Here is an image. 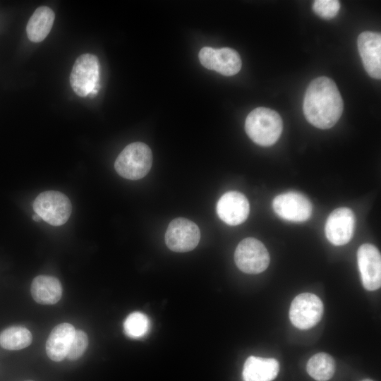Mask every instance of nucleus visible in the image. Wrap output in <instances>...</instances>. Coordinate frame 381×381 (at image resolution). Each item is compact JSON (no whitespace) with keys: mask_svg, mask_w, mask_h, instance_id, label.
<instances>
[{"mask_svg":"<svg viewBox=\"0 0 381 381\" xmlns=\"http://www.w3.org/2000/svg\"><path fill=\"white\" fill-rule=\"evenodd\" d=\"M303 109L306 119L313 126L321 129L334 126L344 109L335 83L325 76L314 79L306 91Z\"/></svg>","mask_w":381,"mask_h":381,"instance_id":"nucleus-1","label":"nucleus"},{"mask_svg":"<svg viewBox=\"0 0 381 381\" xmlns=\"http://www.w3.org/2000/svg\"><path fill=\"white\" fill-rule=\"evenodd\" d=\"M283 129L282 119L279 114L269 108L258 107L246 117L245 130L248 137L261 146L274 144Z\"/></svg>","mask_w":381,"mask_h":381,"instance_id":"nucleus-2","label":"nucleus"},{"mask_svg":"<svg viewBox=\"0 0 381 381\" xmlns=\"http://www.w3.org/2000/svg\"><path fill=\"white\" fill-rule=\"evenodd\" d=\"M152 162V155L149 146L141 142H135L121 152L115 161L114 168L121 176L138 180L147 174Z\"/></svg>","mask_w":381,"mask_h":381,"instance_id":"nucleus-3","label":"nucleus"},{"mask_svg":"<svg viewBox=\"0 0 381 381\" xmlns=\"http://www.w3.org/2000/svg\"><path fill=\"white\" fill-rule=\"evenodd\" d=\"M32 207L35 214L53 226L65 224L72 211L68 198L56 190H47L40 193L35 199Z\"/></svg>","mask_w":381,"mask_h":381,"instance_id":"nucleus-4","label":"nucleus"},{"mask_svg":"<svg viewBox=\"0 0 381 381\" xmlns=\"http://www.w3.org/2000/svg\"><path fill=\"white\" fill-rule=\"evenodd\" d=\"M99 63L91 54L80 55L74 62L70 75V84L79 97L87 96L98 85Z\"/></svg>","mask_w":381,"mask_h":381,"instance_id":"nucleus-5","label":"nucleus"},{"mask_svg":"<svg viewBox=\"0 0 381 381\" xmlns=\"http://www.w3.org/2000/svg\"><path fill=\"white\" fill-rule=\"evenodd\" d=\"M234 260L238 268L247 274H258L265 271L270 264V255L259 240L248 237L237 246Z\"/></svg>","mask_w":381,"mask_h":381,"instance_id":"nucleus-6","label":"nucleus"},{"mask_svg":"<svg viewBox=\"0 0 381 381\" xmlns=\"http://www.w3.org/2000/svg\"><path fill=\"white\" fill-rule=\"evenodd\" d=\"M323 304L318 296L311 293H303L296 296L289 309V318L297 328L307 329L320 320Z\"/></svg>","mask_w":381,"mask_h":381,"instance_id":"nucleus-7","label":"nucleus"},{"mask_svg":"<svg viewBox=\"0 0 381 381\" xmlns=\"http://www.w3.org/2000/svg\"><path fill=\"white\" fill-rule=\"evenodd\" d=\"M165 243L174 252H188L193 250L200 239L198 225L186 218H176L169 224L165 233Z\"/></svg>","mask_w":381,"mask_h":381,"instance_id":"nucleus-8","label":"nucleus"},{"mask_svg":"<svg viewBox=\"0 0 381 381\" xmlns=\"http://www.w3.org/2000/svg\"><path fill=\"white\" fill-rule=\"evenodd\" d=\"M201 64L206 68L214 70L222 75L231 76L241 68V59L238 53L231 48H202L198 54Z\"/></svg>","mask_w":381,"mask_h":381,"instance_id":"nucleus-9","label":"nucleus"},{"mask_svg":"<svg viewBox=\"0 0 381 381\" xmlns=\"http://www.w3.org/2000/svg\"><path fill=\"white\" fill-rule=\"evenodd\" d=\"M274 212L281 218L291 222H304L312 214V204L308 198L295 191L282 193L272 201Z\"/></svg>","mask_w":381,"mask_h":381,"instance_id":"nucleus-10","label":"nucleus"},{"mask_svg":"<svg viewBox=\"0 0 381 381\" xmlns=\"http://www.w3.org/2000/svg\"><path fill=\"white\" fill-rule=\"evenodd\" d=\"M358 265L364 288L375 291L381 286V255L373 244L361 245L357 252Z\"/></svg>","mask_w":381,"mask_h":381,"instance_id":"nucleus-11","label":"nucleus"},{"mask_svg":"<svg viewBox=\"0 0 381 381\" xmlns=\"http://www.w3.org/2000/svg\"><path fill=\"white\" fill-rule=\"evenodd\" d=\"M356 219L353 211L348 207H339L331 212L325 224V235L330 243L343 246L351 239Z\"/></svg>","mask_w":381,"mask_h":381,"instance_id":"nucleus-12","label":"nucleus"},{"mask_svg":"<svg viewBox=\"0 0 381 381\" xmlns=\"http://www.w3.org/2000/svg\"><path fill=\"white\" fill-rule=\"evenodd\" d=\"M217 213L226 224L231 226L244 222L250 211L246 197L238 191H228L223 194L217 204Z\"/></svg>","mask_w":381,"mask_h":381,"instance_id":"nucleus-13","label":"nucleus"},{"mask_svg":"<svg viewBox=\"0 0 381 381\" xmlns=\"http://www.w3.org/2000/svg\"><path fill=\"white\" fill-rule=\"evenodd\" d=\"M358 48L364 68L370 76L381 78V35L374 32H363L358 37Z\"/></svg>","mask_w":381,"mask_h":381,"instance_id":"nucleus-14","label":"nucleus"},{"mask_svg":"<svg viewBox=\"0 0 381 381\" xmlns=\"http://www.w3.org/2000/svg\"><path fill=\"white\" fill-rule=\"evenodd\" d=\"M75 332V327L68 322L52 329L46 342V352L51 360L59 362L66 357Z\"/></svg>","mask_w":381,"mask_h":381,"instance_id":"nucleus-15","label":"nucleus"},{"mask_svg":"<svg viewBox=\"0 0 381 381\" xmlns=\"http://www.w3.org/2000/svg\"><path fill=\"white\" fill-rule=\"evenodd\" d=\"M279 370L277 360L251 356L243 365L242 377L243 381H272Z\"/></svg>","mask_w":381,"mask_h":381,"instance_id":"nucleus-16","label":"nucleus"},{"mask_svg":"<svg viewBox=\"0 0 381 381\" xmlns=\"http://www.w3.org/2000/svg\"><path fill=\"white\" fill-rule=\"evenodd\" d=\"M33 299L42 305L56 303L62 296V286L55 277L39 275L35 277L30 287Z\"/></svg>","mask_w":381,"mask_h":381,"instance_id":"nucleus-17","label":"nucleus"},{"mask_svg":"<svg viewBox=\"0 0 381 381\" xmlns=\"http://www.w3.org/2000/svg\"><path fill=\"white\" fill-rule=\"evenodd\" d=\"M54 18V13L50 8L38 7L27 24L26 33L28 39L32 42L44 40L53 26Z\"/></svg>","mask_w":381,"mask_h":381,"instance_id":"nucleus-18","label":"nucleus"},{"mask_svg":"<svg viewBox=\"0 0 381 381\" xmlns=\"http://www.w3.org/2000/svg\"><path fill=\"white\" fill-rule=\"evenodd\" d=\"M306 370L309 375L314 380L327 381L334 373V361L328 353H318L309 359L307 363Z\"/></svg>","mask_w":381,"mask_h":381,"instance_id":"nucleus-19","label":"nucleus"},{"mask_svg":"<svg viewBox=\"0 0 381 381\" xmlns=\"http://www.w3.org/2000/svg\"><path fill=\"white\" fill-rule=\"evenodd\" d=\"M32 341L31 332L23 326H12L0 333V346L7 350H20Z\"/></svg>","mask_w":381,"mask_h":381,"instance_id":"nucleus-20","label":"nucleus"},{"mask_svg":"<svg viewBox=\"0 0 381 381\" xmlns=\"http://www.w3.org/2000/svg\"><path fill=\"white\" fill-rule=\"evenodd\" d=\"M150 327V322L146 315L140 312L131 313L125 320L123 329L125 334L133 339L146 335Z\"/></svg>","mask_w":381,"mask_h":381,"instance_id":"nucleus-21","label":"nucleus"},{"mask_svg":"<svg viewBox=\"0 0 381 381\" xmlns=\"http://www.w3.org/2000/svg\"><path fill=\"white\" fill-rule=\"evenodd\" d=\"M88 346V337L85 332L75 330L66 357L70 360H77L85 351Z\"/></svg>","mask_w":381,"mask_h":381,"instance_id":"nucleus-22","label":"nucleus"},{"mask_svg":"<svg viewBox=\"0 0 381 381\" xmlns=\"http://www.w3.org/2000/svg\"><path fill=\"white\" fill-rule=\"evenodd\" d=\"M340 4L337 0H317L313 5V9L323 18H332L339 12Z\"/></svg>","mask_w":381,"mask_h":381,"instance_id":"nucleus-23","label":"nucleus"},{"mask_svg":"<svg viewBox=\"0 0 381 381\" xmlns=\"http://www.w3.org/2000/svg\"><path fill=\"white\" fill-rule=\"evenodd\" d=\"M32 219L33 220H35V222H40V220H42V219L40 218V216H38L37 214H34L32 215Z\"/></svg>","mask_w":381,"mask_h":381,"instance_id":"nucleus-24","label":"nucleus"},{"mask_svg":"<svg viewBox=\"0 0 381 381\" xmlns=\"http://www.w3.org/2000/svg\"><path fill=\"white\" fill-rule=\"evenodd\" d=\"M361 381H374V380H370V379H364Z\"/></svg>","mask_w":381,"mask_h":381,"instance_id":"nucleus-25","label":"nucleus"},{"mask_svg":"<svg viewBox=\"0 0 381 381\" xmlns=\"http://www.w3.org/2000/svg\"><path fill=\"white\" fill-rule=\"evenodd\" d=\"M25 381H34V380H25Z\"/></svg>","mask_w":381,"mask_h":381,"instance_id":"nucleus-26","label":"nucleus"}]
</instances>
